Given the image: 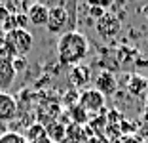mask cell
<instances>
[{"instance_id":"cell-1","label":"cell","mask_w":148,"mask_h":143,"mask_svg":"<svg viewBox=\"0 0 148 143\" xmlns=\"http://www.w3.org/2000/svg\"><path fill=\"white\" fill-rule=\"evenodd\" d=\"M89 52V40L80 31H66L57 40V56L59 63L69 67H76L84 61V57Z\"/></svg>"},{"instance_id":"cell-2","label":"cell","mask_w":148,"mask_h":143,"mask_svg":"<svg viewBox=\"0 0 148 143\" xmlns=\"http://www.w3.org/2000/svg\"><path fill=\"white\" fill-rule=\"evenodd\" d=\"M32 48H34V36L27 29H12L6 33L2 52L13 59V57H25Z\"/></svg>"},{"instance_id":"cell-3","label":"cell","mask_w":148,"mask_h":143,"mask_svg":"<svg viewBox=\"0 0 148 143\" xmlns=\"http://www.w3.org/2000/svg\"><path fill=\"white\" fill-rule=\"evenodd\" d=\"M78 105L84 113H99L101 109L105 107V95L95 88L84 90L78 95Z\"/></svg>"},{"instance_id":"cell-4","label":"cell","mask_w":148,"mask_h":143,"mask_svg":"<svg viewBox=\"0 0 148 143\" xmlns=\"http://www.w3.org/2000/svg\"><path fill=\"white\" fill-rule=\"evenodd\" d=\"M120 27H122V25H120V19L114 17L112 13H108V12H106L101 19L95 21L97 33H99L101 38H105V40H112L114 36L120 33Z\"/></svg>"},{"instance_id":"cell-5","label":"cell","mask_w":148,"mask_h":143,"mask_svg":"<svg viewBox=\"0 0 148 143\" xmlns=\"http://www.w3.org/2000/svg\"><path fill=\"white\" fill-rule=\"evenodd\" d=\"M15 76H17V73L13 69L12 57L0 50V92H8L15 82Z\"/></svg>"},{"instance_id":"cell-6","label":"cell","mask_w":148,"mask_h":143,"mask_svg":"<svg viewBox=\"0 0 148 143\" xmlns=\"http://www.w3.org/2000/svg\"><path fill=\"white\" fill-rule=\"evenodd\" d=\"M66 27H69V12H66V8L49 10V17H48L46 29L51 35H63V33H66Z\"/></svg>"},{"instance_id":"cell-7","label":"cell","mask_w":148,"mask_h":143,"mask_svg":"<svg viewBox=\"0 0 148 143\" xmlns=\"http://www.w3.org/2000/svg\"><path fill=\"white\" fill-rule=\"evenodd\" d=\"M17 117V101L8 92H0V122H12Z\"/></svg>"},{"instance_id":"cell-8","label":"cell","mask_w":148,"mask_h":143,"mask_svg":"<svg viewBox=\"0 0 148 143\" xmlns=\"http://www.w3.org/2000/svg\"><path fill=\"white\" fill-rule=\"evenodd\" d=\"M27 17H29V23L32 27H46L48 25V17H49V10L46 6H42L40 2H36V4L29 6Z\"/></svg>"},{"instance_id":"cell-9","label":"cell","mask_w":148,"mask_h":143,"mask_svg":"<svg viewBox=\"0 0 148 143\" xmlns=\"http://www.w3.org/2000/svg\"><path fill=\"white\" fill-rule=\"evenodd\" d=\"M95 90H99L105 95H112L116 92V76L110 71H101L99 76L95 78Z\"/></svg>"},{"instance_id":"cell-10","label":"cell","mask_w":148,"mask_h":143,"mask_svg":"<svg viewBox=\"0 0 148 143\" xmlns=\"http://www.w3.org/2000/svg\"><path fill=\"white\" fill-rule=\"evenodd\" d=\"M69 80H70V84H72L74 88H78V90H80V88H84L89 80H91V73H89L87 67L76 65V67H72V71H70Z\"/></svg>"},{"instance_id":"cell-11","label":"cell","mask_w":148,"mask_h":143,"mask_svg":"<svg viewBox=\"0 0 148 143\" xmlns=\"http://www.w3.org/2000/svg\"><path fill=\"white\" fill-rule=\"evenodd\" d=\"M25 137H27L29 143H49L51 141L48 130H46L44 126H40V124H32L31 128H29V132H27Z\"/></svg>"},{"instance_id":"cell-12","label":"cell","mask_w":148,"mask_h":143,"mask_svg":"<svg viewBox=\"0 0 148 143\" xmlns=\"http://www.w3.org/2000/svg\"><path fill=\"white\" fill-rule=\"evenodd\" d=\"M0 143H29V141L19 132H6V134L0 135Z\"/></svg>"},{"instance_id":"cell-13","label":"cell","mask_w":148,"mask_h":143,"mask_svg":"<svg viewBox=\"0 0 148 143\" xmlns=\"http://www.w3.org/2000/svg\"><path fill=\"white\" fill-rule=\"evenodd\" d=\"M87 8H101V10H108L114 4V0H86Z\"/></svg>"},{"instance_id":"cell-14","label":"cell","mask_w":148,"mask_h":143,"mask_svg":"<svg viewBox=\"0 0 148 143\" xmlns=\"http://www.w3.org/2000/svg\"><path fill=\"white\" fill-rule=\"evenodd\" d=\"M42 6H46L48 10L53 8H65V0H38Z\"/></svg>"},{"instance_id":"cell-15","label":"cell","mask_w":148,"mask_h":143,"mask_svg":"<svg viewBox=\"0 0 148 143\" xmlns=\"http://www.w3.org/2000/svg\"><path fill=\"white\" fill-rule=\"evenodd\" d=\"M12 63H13V69H15V73H21V71L27 67V59H25V57H13Z\"/></svg>"},{"instance_id":"cell-16","label":"cell","mask_w":148,"mask_h":143,"mask_svg":"<svg viewBox=\"0 0 148 143\" xmlns=\"http://www.w3.org/2000/svg\"><path fill=\"white\" fill-rule=\"evenodd\" d=\"M105 10H101V8H89V15L91 17H95V19H101L103 15H105Z\"/></svg>"},{"instance_id":"cell-17","label":"cell","mask_w":148,"mask_h":143,"mask_svg":"<svg viewBox=\"0 0 148 143\" xmlns=\"http://www.w3.org/2000/svg\"><path fill=\"white\" fill-rule=\"evenodd\" d=\"M4 38H6V31L0 27V50L4 48Z\"/></svg>"},{"instance_id":"cell-18","label":"cell","mask_w":148,"mask_h":143,"mask_svg":"<svg viewBox=\"0 0 148 143\" xmlns=\"http://www.w3.org/2000/svg\"><path fill=\"white\" fill-rule=\"evenodd\" d=\"M25 2H27V10H29V6L36 4V2H38V0H25Z\"/></svg>"},{"instance_id":"cell-19","label":"cell","mask_w":148,"mask_h":143,"mask_svg":"<svg viewBox=\"0 0 148 143\" xmlns=\"http://www.w3.org/2000/svg\"><path fill=\"white\" fill-rule=\"evenodd\" d=\"M4 2H10V0H0V4H4Z\"/></svg>"},{"instance_id":"cell-20","label":"cell","mask_w":148,"mask_h":143,"mask_svg":"<svg viewBox=\"0 0 148 143\" xmlns=\"http://www.w3.org/2000/svg\"><path fill=\"white\" fill-rule=\"evenodd\" d=\"M0 6H2V4H0Z\"/></svg>"}]
</instances>
